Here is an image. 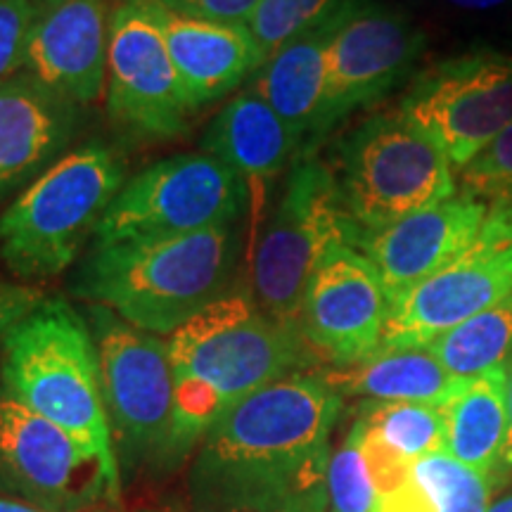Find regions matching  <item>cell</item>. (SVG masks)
<instances>
[{
	"label": "cell",
	"instance_id": "1",
	"mask_svg": "<svg viewBox=\"0 0 512 512\" xmlns=\"http://www.w3.org/2000/svg\"><path fill=\"white\" fill-rule=\"evenodd\" d=\"M342 394L292 373L235 403L190 467L195 512H328L330 437Z\"/></svg>",
	"mask_w": 512,
	"mask_h": 512
},
{
	"label": "cell",
	"instance_id": "2",
	"mask_svg": "<svg viewBox=\"0 0 512 512\" xmlns=\"http://www.w3.org/2000/svg\"><path fill=\"white\" fill-rule=\"evenodd\" d=\"M174 373V458L204 439L235 403L280 377L304 373L316 354L302 330L268 318L252 292L233 287L226 297L166 339Z\"/></svg>",
	"mask_w": 512,
	"mask_h": 512
},
{
	"label": "cell",
	"instance_id": "3",
	"mask_svg": "<svg viewBox=\"0 0 512 512\" xmlns=\"http://www.w3.org/2000/svg\"><path fill=\"white\" fill-rule=\"evenodd\" d=\"M235 223L176 238L93 247L76 273L74 294L105 306L152 335H174L233 290Z\"/></svg>",
	"mask_w": 512,
	"mask_h": 512
},
{
	"label": "cell",
	"instance_id": "4",
	"mask_svg": "<svg viewBox=\"0 0 512 512\" xmlns=\"http://www.w3.org/2000/svg\"><path fill=\"white\" fill-rule=\"evenodd\" d=\"M0 377L31 411L117 460L93 330L64 299H43L3 337Z\"/></svg>",
	"mask_w": 512,
	"mask_h": 512
},
{
	"label": "cell",
	"instance_id": "5",
	"mask_svg": "<svg viewBox=\"0 0 512 512\" xmlns=\"http://www.w3.org/2000/svg\"><path fill=\"white\" fill-rule=\"evenodd\" d=\"M121 188L124 162L107 145L64 152L0 214L5 266L22 278L62 273L93 238Z\"/></svg>",
	"mask_w": 512,
	"mask_h": 512
},
{
	"label": "cell",
	"instance_id": "6",
	"mask_svg": "<svg viewBox=\"0 0 512 512\" xmlns=\"http://www.w3.org/2000/svg\"><path fill=\"white\" fill-rule=\"evenodd\" d=\"M358 233L361 228L344 209L332 169L316 159L294 162L254 249V302L275 323L299 328L311 275L330 249L354 247Z\"/></svg>",
	"mask_w": 512,
	"mask_h": 512
},
{
	"label": "cell",
	"instance_id": "7",
	"mask_svg": "<svg viewBox=\"0 0 512 512\" xmlns=\"http://www.w3.org/2000/svg\"><path fill=\"white\" fill-rule=\"evenodd\" d=\"M344 209L361 230L382 228L456 195L444 150L403 114H377L354 128L337 159Z\"/></svg>",
	"mask_w": 512,
	"mask_h": 512
},
{
	"label": "cell",
	"instance_id": "8",
	"mask_svg": "<svg viewBox=\"0 0 512 512\" xmlns=\"http://www.w3.org/2000/svg\"><path fill=\"white\" fill-rule=\"evenodd\" d=\"M247 185L207 152L166 157L124 183L95 228L93 247L176 238L238 221Z\"/></svg>",
	"mask_w": 512,
	"mask_h": 512
},
{
	"label": "cell",
	"instance_id": "9",
	"mask_svg": "<svg viewBox=\"0 0 512 512\" xmlns=\"http://www.w3.org/2000/svg\"><path fill=\"white\" fill-rule=\"evenodd\" d=\"M102 396L112 437L128 463H171L174 373L169 344L105 306L91 309Z\"/></svg>",
	"mask_w": 512,
	"mask_h": 512
},
{
	"label": "cell",
	"instance_id": "10",
	"mask_svg": "<svg viewBox=\"0 0 512 512\" xmlns=\"http://www.w3.org/2000/svg\"><path fill=\"white\" fill-rule=\"evenodd\" d=\"M399 112L463 169L512 126V55L467 50L422 72Z\"/></svg>",
	"mask_w": 512,
	"mask_h": 512
},
{
	"label": "cell",
	"instance_id": "11",
	"mask_svg": "<svg viewBox=\"0 0 512 512\" xmlns=\"http://www.w3.org/2000/svg\"><path fill=\"white\" fill-rule=\"evenodd\" d=\"M0 484L46 512H83L117 498L119 463L0 387Z\"/></svg>",
	"mask_w": 512,
	"mask_h": 512
},
{
	"label": "cell",
	"instance_id": "12",
	"mask_svg": "<svg viewBox=\"0 0 512 512\" xmlns=\"http://www.w3.org/2000/svg\"><path fill=\"white\" fill-rule=\"evenodd\" d=\"M107 107L140 136L171 138L188 124V100L171 60L157 0H119L110 17Z\"/></svg>",
	"mask_w": 512,
	"mask_h": 512
},
{
	"label": "cell",
	"instance_id": "13",
	"mask_svg": "<svg viewBox=\"0 0 512 512\" xmlns=\"http://www.w3.org/2000/svg\"><path fill=\"white\" fill-rule=\"evenodd\" d=\"M425 43V31L403 12L377 0L349 5L328 43L318 138L339 119L380 100L406 79Z\"/></svg>",
	"mask_w": 512,
	"mask_h": 512
},
{
	"label": "cell",
	"instance_id": "14",
	"mask_svg": "<svg viewBox=\"0 0 512 512\" xmlns=\"http://www.w3.org/2000/svg\"><path fill=\"white\" fill-rule=\"evenodd\" d=\"M389 306L377 268L356 247L337 245L311 275L299 328L313 354L349 368L380 351Z\"/></svg>",
	"mask_w": 512,
	"mask_h": 512
},
{
	"label": "cell",
	"instance_id": "15",
	"mask_svg": "<svg viewBox=\"0 0 512 512\" xmlns=\"http://www.w3.org/2000/svg\"><path fill=\"white\" fill-rule=\"evenodd\" d=\"M512 294V247L470 252L413 285L389 306L380 351L425 349Z\"/></svg>",
	"mask_w": 512,
	"mask_h": 512
},
{
	"label": "cell",
	"instance_id": "16",
	"mask_svg": "<svg viewBox=\"0 0 512 512\" xmlns=\"http://www.w3.org/2000/svg\"><path fill=\"white\" fill-rule=\"evenodd\" d=\"M486 211L482 200L460 192L389 226L361 230L354 247L377 268L394 302L399 294L470 252Z\"/></svg>",
	"mask_w": 512,
	"mask_h": 512
},
{
	"label": "cell",
	"instance_id": "17",
	"mask_svg": "<svg viewBox=\"0 0 512 512\" xmlns=\"http://www.w3.org/2000/svg\"><path fill=\"white\" fill-rule=\"evenodd\" d=\"M105 0H34L24 72L62 98L95 102L107 79Z\"/></svg>",
	"mask_w": 512,
	"mask_h": 512
},
{
	"label": "cell",
	"instance_id": "18",
	"mask_svg": "<svg viewBox=\"0 0 512 512\" xmlns=\"http://www.w3.org/2000/svg\"><path fill=\"white\" fill-rule=\"evenodd\" d=\"M157 17L190 112L233 93L266 62L247 24L190 17L162 0Z\"/></svg>",
	"mask_w": 512,
	"mask_h": 512
},
{
	"label": "cell",
	"instance_id": "19",
	"mask_svg": "<svg viewBox=\"0 0 512 512\" xmlns=\"http://www.w3.org/2000/svg\"><path fill=\"white\" fill-rule=\"evenodd\" d=\"M74 128V102L31 74L0 83V202L57 162Z\"/></svg>",
	"mask_w": 512,
	"mask_h": 512
},
{
	"label": "cell",
	"instance_id": "20",
	"mask_svg": "<svg viewBox=\"0 0 512 512\" xmlns=\"http://www.w3.org/2000/svg\"><path fill=\"white\" fill-rule=\"evenodd\" d=\"M202 152L235 171L245 185H266L294 164L297 138L254 91H242L211 119Z\"/></svg>",
	"mask_w": 512,
	"mask_h": 512
},
{
	"label": "cell",
	"instance_id": "21",
	"mask_svg": "<svg viewBox=\"0 0 512 512\" xmlns=\"http://www.w3.org/2000/svg\"><path fill=\"white\" fill-rule=\"evenodd\" d=\"M377 494L394 491L418 460L446 451L439 406L406 401H366L354 422Z\"/></svg>",
	"mask_w": 512,
	"mask_h": 512
},
{
	"label": "cell",
	"instance_id": "22",
	"mask_svg": "<svg viewBox=\"0 0 512 512\" xmlns=\"http://www.w3.org/2000/svg\"><path fill=\"white\" fill-rule=\"evenodd\" d=\"M339 17L297 36L268 57L249 86V91L259 95L285 121L292 136L297 138L299 150L311 140H318L325 76H328V43Z\"/></svg>",
	"mask_w": 512,
	"mask_h": 512
},
{
	"label": "cell",
	"instance_id": "23",
	"mask_svg": "<svg viewBox=\"0 0 512 512\" xmlns=\"http://www.w3.org/2000/svg\"><path fill=\"white\" fill-rule=\"evenodd\" d=\"M339 394L368 401H406L446 406L467 380L451 375L427 349L377 351L368 361L323 373Z\"/></svg>",
	"mask_w": 512,
	"mask_h": 512
},
{
	"label": "cell",
	"instance_id": "24",
	"mask_svg": "<svg viewBox=\"0 0 512 512\" xmlns=\"http://www.w3.org/2000/svg\"><path fill=\"white\" fill-rule=\"evenodd\" d=\"M446 425V453L458 463L496 475L503 467L508 408H505V366L472 377L463 389L441 406Z\"/></svg>",
	"mask_w": 512,
	"mask_h": 512
},
{
	"label": "cell",
	"instance_id": "25",
	"mask_svg": "<svg viewBox=\"0 0 512 512\" xmlns=\"http://www.w3.org/2000/svg\"><path fill=\"white\" fill-rule=\"evenodd\" d=\"M489 503L491 477L441 451L418 460L394 491L380 496L375 512H486Z\"/></svg>",
	"mask_w": 512,
	"mask_h": 512
},
{
	"label": "cell",
	"instance_id": "26",
	"mask_svg": "<svg viewBox=\"0 0 512 512\" xmlns=\"http://www.w3.org/2000/svg\"><path fill=\"white\" fill-rule=\"evenodd\" d=\"M448 373L472 380L498 366L512 354V294L448 330L437 342L425 347Z\"/></svg>",
	"mask_w": 512,
	"mask_h": 512
},
{
	"label": "cell",
	"instance_id": "27",
	"mask_svg": "<svg viewBox=\"0 0 512 512\" xmlns=\"http://www.w3.org/2000/svg\"><path fill=\"white\" fill-rule=\"evenodd\" d=\"M354 3L356 0H259L247 27L268 60L297 36L330 24Z\"/></svg>",
	"mask_w": 512,
	"mask_h": 512
},
{
	"label": "cell",
	"instance_id": "28",
	"mask_svg": "<svg viewBox=\"0 0 512 512\" xmlns=\"http://www.w3.org/2000/svg\"><path fill=\"white\" fill-rule=\"evenodd\" d=\"M380 494L370 477L361 439L351 425L328 467V512H375Z\"/></svg>",
	"mask_w": 512,
	"mask_h": 512
},
{
	"label": "cell",
	"instance_id": "29",
	"mask_svg": "<svg viewBox=\"0 0 512 512\" xmlns=\"http://www.w3.org/2000/svg\"><path fill=\"white\" fill-rule=\"evenodd\" d=\"M460 183L477 200L512 202V126L460 169Z\"/></svg>",
	"mask_w": 512,
	"mask_h": 512
},
{
	"label": "cell",
	"instance_id": "30",
	"mask_svg": "<svg viewBox=\"0 0 512 512\" xmlns=\"http://www.w3.org/2000/svg\"><path fill=\"white\" fill-rule=\"evenodd\" d=\"M34 0H0V83L27 67Z\"/></svg>",
	"mask_w": 512,
	"mask_h": 512
},
{
	"label": "cell",
	"instance_id": "31",
	"mask_svg": "<svg viewBox=\"0 0 512 512\" xmlns=\"http://www.w3.org/2000/svg\"><path fill=\"white\" fill-rule=\"evenodd\" d=\"M162 3L190 17L247 24L259 0H162Z\"/></svg>",
	"mask_w": 512,
	"mask_h": 512
},
{
	"label": "cell",
	"instance_id": "32",
	"mask_svg": "<svg viewBox=\"0 0 512 512\" xmlns=\"http://www.w3.org/2000/svg\"><path fill=\"white\" fill-rule=\"evenodd\" d=\"M43 302L41 290L29 285L3 283L0 280V339L15 328L24 316H29Z\"/></svg>",
	"mask_w": 512,
	"mask_h": 512
},
{
	"label": "cell",
	"instance_id": "33",
	"mask_svg": "<svg viewBox=\"0 0 512 512\" xmlns=\"http://www.w3.org/2000/svg\"><path fill=\"white\" fill-rule=\"evenodd\" d=\"M482 252H501L512 247V202H496L486 211L475 245Z\"/></svg>",
	"mask_w": 512,
	"mask_h": 512
},
{
	"label": "cell",
	"instance_id": "34",
	"mask_svg": "<svg viewBox=\"0 0 512 512\" xmlns=\"http://www.w3.org/2000/svg\"><path fill=\"white\" fill-rule=\"evenodd\" d=\"M505 408H508V437H505L503 467H512V354L505 361Z\"/></svg>",
	"mask_w": 512,
	"mask_h": 512
},
{
	"label": "cell",
	"instance_id": "35",
	"mask_svg": "<svg viewBox=\"0 0 512 512\" xmlns=\"http://www.w3.org/2000/svg\"><path fill=\"white\" fill-rule=\"evenodd\" d=\"M446 5H451L453 10H463V12H489V10H498L503 5H508L510 0H444Z\"/></svg>",
	"mask_w": 512,
	"mask_h": 512
},
{
	"label": "cell",
	"instance_id": "36",
	"mask_svg": "<svg viewBox=\"0 0 512 512\" xmlns=\"http://www.w3.org/2000/svg\"><path fill=\"white\" fill-rule=\"evenodd\" d=\"M0 512H46L36 505L24 503V501H8V498H0Z\"/></svg>",
	"mask_w": 512,
	"mask_h": 512
},
{
	"label": "cell",
	"instance_id": "37",
	"mask_svg": "<svg viewBox=\"0 0 512 512\" xmlns=\"http://www.w3.org/2000/svg\"><path fill=\"white\" fill-rule=\"evenodd\" d=\"M486 512H512V494H505L501 498H496V501H491Z\"/></svg>",
	"mask_w": 512,
	"mask_h": 512
}]
</instances>
